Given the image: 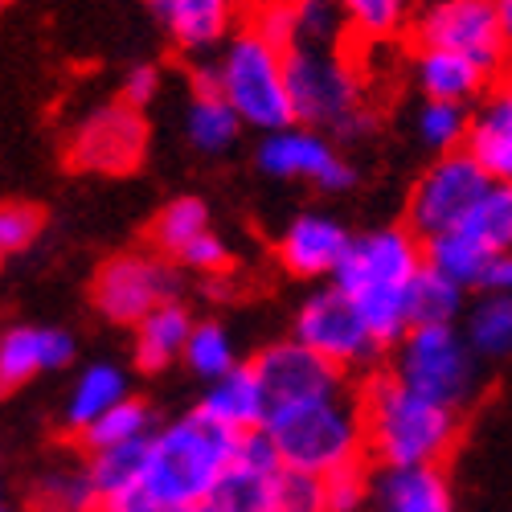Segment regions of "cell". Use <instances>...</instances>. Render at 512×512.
I'll list each match as a JSON object with an SVG mask.
<instances>
[{
    "label": "cell",
    "instance_id": "44",
    "mask_svg": "<svg viewBox=\"0 0 512 512\" xmlns=\"http://www.w3.org/2000/svg\"><path fill=\"white\" fill-rule=\"evenodd\" d=\"M496 13H500V29H504V41L512 50V0H496Z\"/></svg>",
    "mask_w": 512,
    "mask_h": 512
},
{
    "label": "cell",
    "instance_id": "1",
    "mask_svg": "<svg viewBox=\"0 0 512 512\" xmlns=\"http://www.w3.org/2000/svg\"><path fill=\"white\" fill-rule=\"evenodd\" d=\"M426 271V246L406 226H377L353 234V246L336 271V287L365 316L381 345H398L410 332V300Z\"/></svg>",
    "mask_w": 512,
    "mask_h": 512
},
{
    "label": "cell",
    "instance_id": "42",
    "mask_svg": "<svg viewBox=\"0 0 512 512\" xmlns=\"http://www.w3.org/2000/svg\"><path fill=\"white\" fill-rule=\"evenodd\" d=\"M99 512H218V508H213V504H205V508H160V504H152V500H144L136 492H127V496L103 500Z\"/></svg>",
    "mask_w": 512,
    "mask_h": 512
},
{
    "label": "cell",
    "instance_id": "31",
    "mask_svg": "<svg viewBox=\"0 0 512 512\" xmlns=\"http://www.w3.org/2000/svg\"><path fill=\"white\" fill-rule=\"evenodd\" d=\"M463 336L480 361H500L512 353V295H480L463 312Z\"/></svg>",
    "mask_w": 512,
    "mask_h": 512
},
{
    "label": "cell",
    "instance_id": "36",
    "mask_svg": "<svg viewBox=\"0 0 512 512\" xmlns=\"http://www.w3.org/2000/svg\"><path fill=\"white\" fill-rule=\"evenodd\" d=\"M148 443H152V439H148ZM148 443L87 455V472H91V480H95V488H99L103 500H115V496H127V492H136V488H140Z\"/></svg>",
    "mask_w": 512,
    "mask_h": 512
},
{
    "label": "cell",
    "instance_id": "22",
    "mask_svg": "<svg viewBox=\"0 0 512 512\" xmlns=\"http://www.w3.org/2000/svg\"><path fill=\"white\" fill-rule=\"evenodd\" d=\"M467 156H472L492 181L512 185V78L472 111V132H467Z\"/></svg>",
    "mask_w": 512,
    "mask_h": 512
},
{
    "label": "cell",
    "instance_id": "45",
    "mask_svg": "<svg viewBox=\"0 0 512 512\" xmlns=\"http://www.w3.org/2000/svg\"><path fill=\"white\" fill-rule=\"evenodd\" d=\"M250 9H267V5H287V0H246Z\"/></svg>",
    "mask_w": 512,
    "mask_h": 512
},
{
    "label": "cell",
    "instance_id": "39",
    "mask_svg": "<svg viewBox=\"0 0 512 512\" xmlns=\"http://www.w3.org/2000/svg\"><path fill=\"white\" fill-rule=\"evenodd\" d=\"M41 234V209L25 205V201H9L0 209V250L5 254H21L37 242Z\"/></svg>",
    "mask_w": 512,
    "mask_h": 512
},
{
    "label": "cell",
    "instance_id": "7",
    "mask_svg": "<svg viewBox=\"0 0 512 512\" xmlns=\"http://www.w3.org/2000/svg\"><path fill=\"white\" fill-rule=\"evenodd\" d=\"M394 373L410 390L431 398L447 410H463L480 390V357L467 345L463 328L439 324V328H410L398 340Z\"/></svg>",
    "mask_w": 512,
    "mask_h": 512
},
{
    "label": "cell",
    "instance_id": "37",
    "mask_svg": "<svg viewBox=\"0 0 512 512\" xmlns=\"http://www.w3.org/2000/svg\"><path fill=\"white\" fill-rule=\"evenodd\" d=\"M340 9H345L353 33L365 41H390L414 21L410 0H340Z\"/></svg>",
    "mask_w": 512,
    "mask_h": 512
},
{
    "label": "cell",
    "instance_id": "12",
    "mask_svg": "<svg viewBox=\"0 0 512 512\" xmlns=\"http://www.w3.org/2000/svg\"><path fill=\"white\" fill-rule=\"evenodd\" d=\"M259 168L275 181H308L328 193L357 185V168L336 152V144L324 132H312V127H300V123L263 136Z\"/></svg>",
    "mask_w": 512,
    "mask_h": 512
},
{
    "label": "cell",
    "instance_id": "25",
    "mask_svg": "<svg viewBox=\"0 0 512 512\" xmlns=\"http://www.w3.org/2000/svg\"><path fill=\"white\" fill-rule=\"evenodd\" d=\"M103 496L82 463H54L29 484V512H99Z\"/></svg>",
    "mask_w": 512,
    "mask_h": 512
},
{
    "label": "cell",
    "instance_id": "38",
    "mask_svg": "<svg viewBox=\"0 0 512 512\" xmlns=\"http://www.w3.org/2000/svg\"><path fill=\"white\" fill-rule=\"evenodd\" d=\"M324 496H328V512H369L373 472H369V467H349V472H336V476L324 480Z\"/></svg>",
    "mask_w": 512,
    "mask_h": 512
},
{
    "label": "cell",
    "instance_id": "17",
    "mask_svg": "<svg viewBox=\"0 0 512 512\" xmlns=\"http://www.w3.org/2000/svg\"><path fill=\"white\" fill-rule=\"evenodd\" d=\"M353 234L328 213H300L279 234V263L300 279H336Z\"/></svg>",
    "mask_w": 512,
    "mask_h": 512
},
{
    "label": "cell",
    "instance_id": "35",
    "mask_svg": "<svg viewBox=\"0 0 512 512\" xmlns=\"http://www.w3.org/2000/svg\"><path fill=\"white\" fill-rule=\"evenodd\" d=\"M414 127H418V140L431 148V152H439V156L463 152L467 148V132H472V111L459 107V103H435V99H426L418 107Z\"/></svg>",
    "mask_w": 512,
    "mask_h": 512
},
{
    "label": "cell",
    "instance_id": "14",
    "mask_svg": "<svg viewBox=\"0 0 512 512\" xmlns=\"http://www.w3.org/2000/svg\"><path fill=\"white\" fill-rule=\"evenodd\" d=\"M250 365H254V373H259L267 398H271V410L345 390V373L332 369L320 353H312L308 345H300L295 336L267 345Z\"/></svg>",
    "mask_w": 512,
    "mask_h": 512
},
{
    "label": "cell",
    "instance_id": "29",
    "mask_svg": "<svg viewBox=\"0 0 512 512\" xmlns=\"http://www.w3.org/2000/svg\"><path fill=\"white\" fill-rule=\"evenodd\" d=\"M291 9V50H345L349 46V17L340 0H287Z\"/></svg>",
    "mask_w": 512,
    "mask_h": 512
},
{
    "label": "cell",
    "instance_id": "4",
    "mask_svg": "<svg viewBox=\"0 0 512 512\" xmlns=\"http://www.w3.org/2000/svg\"><path fill=\"white\" fill-rule=\"evenodd\" d=\"M263 435L287 472L312 476V480H328L336 472H349V467H365L369 459L361 398L349 390L308 398L295 406H275Z\"/></svg>",
    "mask_w": 512,
    "mask_h": 512
},
{
    "label": "cell",
    "instance_id": "40",
    "mask_svg": "<svg viewBox=\"0 0 512 512\" xmlns=\"http://www.w3.org/2000/svg\"><path fill=\"white\" fill-rule=\"evenodd\" d=\"M283 512H328L324 480H312V476H295V472H287Z\"/></svg>",
    "mask_w": 512,
    "mask_h": 512
},
{
    "label": "cell",
    "instance_id": "10",
    "mask_svg": "<svg viewBox=\"0 0 512 512\" xmlns=\"http://www.w3.org/2000/svg\"><path fill=\"white\" fill-rule=\"evenodd\" d=\"M291 336L300 340V345H308L312 353H320L340 373L373 365V357L386 349L377 340V332L365 324V316L349 304V295L340 291L336 283L320 287L316 295H308V300L300 304Z\"/></svg>",
    "mask_w": 512,
    "mask_h": 512
},
{
    "label": "cell",
    "instance_id": "3",
    "mask_svg": "<svg viewBox=\"0 0 512 512\" xmlns=\"http://www.w3.org/2000/svg\"><path fill=\"white\" fill-rule=\"evenodd\" d=\"M357 398L377 467H439L459 439V410L422 398L394 369L373 373Z\"/></svg>",
    "mask_w": 512,
    "mask_h": 512
},
{
    "label": "cell",
    "instance_id": "19",
    "mask_svg": "<svg viewBox=\"0 0 512 512\" xmlns=\"http://www.w3.org/2000/svg\"><path fill=\"white\" fill-rule=\"evenodd\" d=\"M205 418H213L218 426H226V431H234L238 439L246 435H259L267 418H271V398L263 390L259 373H254V365H238L234 373H226L222 381H213V386L205 390L201 406H197Z\"/></svg>",
    "mask_w": 512,
    "mask_h": 512
},
{
    "label": "cell",
    "instance_id": "15",
    "mask_svg": "<svg viewBox=\"0 0 512 512\" xmlns=\"http://www.w3.org/2000/svg\"><path fill=\"white\" fill-rule=\"evenodd\" d=\"M287 492V467L279 463L267 435H246L238 447V459L226 472L213 508L218 512H283Z\"/></svg>",
    "mask_w": 512,
    "mask_h": 512
},
{
    "label": "cell",
    "instance_id": "34",
    "mask_svg": "<svg viewBox=\"0 0 512 512\" xmlns=\"http://www.w3.org/2000/svg\"><path fill=\"white\" fill-rule=\"evenodd\" d=\"M185 365L189 373H197L205 386H213V381H222L226 373H234L242 361L234 353V340L230 332L218 324V320H201L189 336V349H185Z\"/></svg>",
    "mask_w": 512,
    "mask_h": 512
},
{
    "label": "cell",
    "instance_id": "6",
    "mask_svg": "<svg viewBox=\"0 0 512 512\" xmlns=\"http://www.w3.org/2000/svg\"><path fill=\"white\" fill-rule=\"evenodd\" d=\"M287 87L295 123L312 132L365 136L373 127V111L365 103V82L349 50H287Z\"/></svg>",
    "mask_w": 512,
    "mask_h": 512
},
{
    "label": "cell",
    "instance_id": "41",
    "mask_svg": "<svg viewBox=\"0 0 512 512\" xmlns=\"http://www.w3.org/2000/svg\"><path fill=\"white\" fill-rule=\"evenodd\" d=\"M156 91H160V70L156 66H132L127 70V78H123V91H119V103H127V107H144V103H152L156 99Z\"/></svg>",
    "mask_w": 512,
    "mask_h": 512
},
{
    "label": "cell",
    "instance_id": "32",
    "mask_svg": "<svg viewBox=\"0 0 512 512\" xmlns=\"http://www.w3.org/2000/svg\"><path fill=\"white\" fill-rule=\"evenodd\" d=\"M467 238H476L492 254H512V185L492 181L488 193L476 201V209L459 226Z\"/></svg>",
    "mask_w": 512,
    "mask_h": 512
},
{
    "label": "cell",
    "instance_id": "47",
    "mask_svg": "<svg viewBox=\"0 0 512 512\" xmlns=\"http://www.w3.org/2000/svg\"><path fill=\"white\" fill-rule=\"evenodd\" d=\"M5 512H17V508H5Z\"/></svg>",
    "mask_w": 512,
    "mask_h": 512
},
{
    "label": "cell",
    "instance_id": "28",
    "mask_svg": "<svg viewBox=\"0 0 512 512\" xmlns=\"http://www.w3.org/2000/svg\"><path fill=\"white\" fill-rule=\"evenodd\" d=\"M156 431H160V426L152 418V406L140 402V398H127L123 406H115L111 414H103L91 426V431H82L78 435V447H82V455H99V451H115V447H140Z\"/></svg>",
    "mask_w": 512,
    "mask_h": 512
},
{
    "label": "cell",
    "instance_id": "24",
    "mask_svg": "<svg viewBox=\"0 0 512 512\" xmlns=\"http://www.w3.org/2000/svg\"><path fill=\"white\" fill-rule=\"evenodd\" d=\"M197 320L189 316L185 304H164L156 308L148 320L136 324V365L144 373H160L168 365L185 361V349H189V336H193Z\"/></svg>",
    "mask_w": 512,
    "mask_h": 512
},
{
    "label": "cell",
    "instance_id": "26",
    "mask_svg": "<svg viewBox=\"0 0 512 512\" xmlns=\"http://www.w3.org/2000/svg\"><path fill=\"white\" fill-rule=\"evenodd\" d=\"M238 132H242L238 111L218 91H197L193 87L189 107H185V140L205 156H218L238 140Z\"/></svg>",
    "mask_w": 512,
    "mask_h": 512
},
{
    "label": "cell",
    "instance_id": "5",
    "mask_svg": "<svg viewBox=\"0 0 512 512\" xmlns=\"http://www.w3.org/2000/svg\"><path fill=\"white\" fill-rule=\"evenodd\" d=\"M193 87L218 91L238 111L242 127H254L263 136L295 127L287 50L267 41L254 25L238 29L218 54H209L201 66H193Z\"/></svg>",
    "mask_w": 512,
    "mask_h": 512
},
{
    "label": "cell",
    "instance_id": "9",
    "mask_svg": "<svg viewBox=\"0 0 512 512\" xmlns=\"http://www.w3.org/2000/svg\"><path fill=\"white\" fill-rule=\"evenodd\" d=\"M410 46L414 50H447L480 62L484 70H500L512 50L500 29L496 0H455V5H422L410 21Z\"/></svg>",
    "mask_w": 512,
    "mask_h": 512
},
{
    "label": "cell",
    "instance_id": "33",
    "mask_svg": "<svg viewBox=\"0 0 512 512\" xmlns=\"http://www.w3.org/2000/svg\"><path fill=\"white\" fill-rule=\"evenodd\" d=\"M463 287L451 283L447 275H439L435 267H426L414 300H410V328H439V324H455L463 316Z\"/></svg>",
    "mask_w": 512,
    "mask_h": 512
},
{
    "label": "cell",
    "instance_id": "27",
    "mask_svg": "<svg viewBox=\"0 0 512 512\" xmlns=\"http://www.w3.org/2000/svg\"><path fill=\"white\" fill-rule=\"evenodd\" d=\"M209 230H213V222H209L205 201L201 197H177V201H168L156 213V222H152V246H156V254H164V259L181 263Z\"/></svg>",
    "mask_w": 512,
    "mask_h": 512
},
{
    "label": "cell",
    "instance_id": "43",
    "mask_svg": "<svg viewBox=\"0 0 512 512\" xmlns=\"http://www.w3.org/2000/svg\"><path fill=\"white\" fill-rule=\"evenodd\" d=\"M480 295H512V254H496L484 283H480Z\"/></svg>",
    "mask_w": 512,
    "mask_h": 512
},
{
    "label": "cell",
    "instance_id": "20",
    "mask_svg": "<svg viewBox=\"0 0 512 512\" xmlns=\"http://www.w3.org/2000/svg\"><path fill=\"white\" fill-rule=\"evenodd\" d=\"M369 512H455L443 467H377Z\"/></svg>",
    "mask_w": 512,
    "mask_h": 512
},
{
    "label": "cell",
    "instance_id": "30",
    "mask_svg": "<svg viewBox=\"0 0 512 512\" xmlns=\"http://www.w3.org/2000/svg\"><path fill=\"white\" fill-rule=\"evenodd\" d=\"M426 246V267H435L439 275H447L451 283H459L463 291H480L488 267L496 254L484 250L476 238H467L463 230H451V234H439L431 242H422Z\"/></svg>",
    "mask_w": 512,
    "mask_h": 512
},
{
    "label": "cell",
    "instance_id": "13",
    "mask_svg": "<svg viewBox=\"0 0 512 512\" xmlns=\"http://www.w3.org/2000/svg\"><path fill=\"white\" fill-rule=\"evenodd\" d=\"M148 148V123L136 107L107 103L91 111L70 136V164L91 173H132Z\"/></svg>",
    "mask_w": 512,
    "mask_h": 512
},
{
    "label": "cell",
    "instance_id": "18",
    "mask_svg": "<svg viewBox=\"0 0 512 512\" xmlns=\"http://www.w3.org/2000/svg\"><path fill=\"white\" fill-rule=\"evenodd\" d=\"M74 361V336L50 324H13L0 336V381L17 390L41 373H58Z\"/></svg>",
    "mask_w": 512,
    "mask_h": 512
},
{
    "label": "cell",
    "instance_id": "16",
    "mask_svg": "<svg viewBox=\"0 0 512 512\" xmlns=\"http://www.w3.org/2000/svg\"><path fill=\"white\" fill-rule=\"evenodd\" d=\"M177 50L185 54H218L238 33V9L246 0H144Z\"/></svg>",
    "mask_w": 512,
    "mask_h": 512
},
{
    "label": "cell",
    "instance_id": "11",
    "mask_svg": "<svg viewBox=\"0 0 512 512\" xmlns=\"http://www.w3.org/2000/svg\"><path fill=\"white\" fill-rule=\"evenodd\" d=\"M95 308L115 324H140L156 308L177 300V271L164 254L127 250L107 259L95 275Z\"/></svg>",
    "mask_w": 512,
    "mask_h": 512
},
{
    "label": "cell",
    "instance_id": "21",
    "mask_svg": "<svg viewBox=\"0 0 512 512\" xmlns=\"http://www.w3.org/2000/svg\"><path fill=\"white\" fill-rule=\"evenodd\" d=\"M410 70H414V82L426 99L435 103H476V99H488V82H492V70H484L480 62L463 58V54H447V50H414L410 54Z\"/></svg>",
    "mask_w": 512,
    "mask_h": 512
},
{
    "label": "cell",
    "instance_id": "23",
    "mask_svg": "<svg viewBox=\"0 0 512 512\" xmlns=\"http://www.w3.org/2000/svg\"><path fill=\"white\" fill-rule=\"evenodd\" d=\"M127 398H132V386H127V373L119 365H111V361L87 365L74 377V386L66 394V410H62L66 431H74V435L91 431L103 414H111Z\"/></svg>",
    "mask_w": 512,
    "mask_h": 512
},
{
    "label": "cell",
    "instance_id": "46",
    "mask_svg": "<svg viewBox=\"0 0 512 512\" xmlns=\"http://www.w3.org/2000/svg\"><path fill=\"white\" fill-rule=\"evenodd\" d=\"M422 5H455V0H422Z\"/></svg>",
    "mask_w": 512,
    "mask_h": 512
},
{
    "label": "cell",
    "instance_id": "2",
    "mask_svg": "<svg viewBox=\"0 0 512 512\" xmlns=\"http://www.w3.org/2000/svg\"><path fill=\"white\" fill-rule=\"evenodd\" d=\"M242 439L201 410L164 422L148 443L136 496L160 508H205L238 459Z\"/></svg>",
    "mask_w": 512,
    "mask_h": 512
},
{
    "label": "cell",
    "instance_id": "8",
    "mask_svg": "<svg viewBox=\"0 0 512 512\" xmlns=\"http://www.w3.org/2000/svg\"><path fill=\"white\" fill-rule=\"evenodd\" d=\"M492 177L467 156V152H447L435 156L422 168V177L410 189L406 201V230L422 242L439 234H451L463 226V218L476 209V201L488 193Z\"/></svg>",
    "mask_w": 512,
    "mask_h": 512
}]
</instances>
